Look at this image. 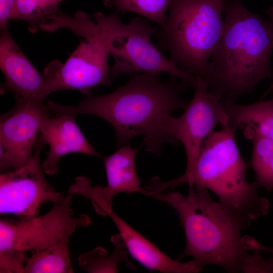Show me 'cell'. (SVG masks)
Returning <instances> with one entry per match:
<instances>
[{
    "label": "cell",
    "instance_id": "ba28073f",
    "mask_svg": "<svg viewBox=\"0 0 273 273\" xmlns=\"http://www.w3.org/2000/svg\"><path fill=\"white\" fill-rule=\"evenodd\" d=\"M156 29L139 17L123 24L111 47L110 55L114 59L110 69L111 79L122 75L166 72L194 87L196 77L184 71L153 43L151 37Z\"/></svg>",
    "mask_w": 273,
    "mask_h": 273
},
{
    "label": "cell",
    "instance_id": "ac0fdd59",
    "mask_svg": "<svg viewBox=\"0 0 273 273\" xmlns=\"http://www.w3.org/2000/svg\"><path fill=\"white\" fill-rule=\"evenodd\" d=\"M114 245V250L110 254L104 248L98 247L90 251L81 254L78 258V264L81 268L87 272H117L118 264L124 262L128 267L132 268L127 251L119 234L111 237Z\"/></svg>",
    "mask_w": 273,
    "mask_h": 273
},
{
    "label": "cell",
    "instance_id": "4fadbf2b",
    "mask_svg": "<svg viewBox=\"0 0 273 273\" xmlns=\"http://www.w3.org/2000/svg\"><path fill=\"white\" fill-rule=\"evenodd\" d=\"M0 68L5 81L1 92L11 91L17 99L43 100L49 94L47 77L23 53L8 27L1 29Z\"/></svg>",
    "mask_w": 273,
    "mask_h": 273
},
{
    "label": "cell",
    "instance_id": "7c38bea8",
    "mask_svg": "<svg viewBox=\"0 0 273 273\" xmlns=\"http://www.w3.org/2000/svg\"><path fill=\"white\" fill-rule=\"evenodd\" d=\"M137 152V148L124 145L111 155L102 158L107 181L105 187L93 186L88 178L80 176L75 179L68 193L90 199L95 211L103 215L106 209L112 207L117 194L141 193L147 195L148 190L142 188L136 171Z\"/></svg>",
    "mask_w": 273,
    "mask_h": 273
},
{
    "label": "cell",
    "instance_id": "5b68a950",
    "mask_svg": "<svg viewBox=\"0 0 273 273\" xmlns=\"http://www.w3.org/2000/svg\"><path fill=\"white\" fill-rule=\"evenodd\" d=\"M228 0H171L163 25L154 34L159 48L187 74L202 76L223 28Z\"/></svg>",
    "mask_w": 273,
    "mask_h": 273
},
{
    "label": "cell",
    "instance_id": "9a60e30c",
    "mask_svg": "<svg viewBox=\"0 0 273 273\" xmlns=\"http://www.w3.org/2000/svg\"><path fill=\"white\" fill-rule=\"evenodd\" d=\"M106 215L115 224L128 253L149 270L165 273H196L202 270L203 266L194 260L181 262L168 257L118 216L112 208L106 210Z\"/></svg>",
    "mask_w": 273,
    "mask_h": 273
},
{
    "label": "cell",
    "instance_id": "30bf717a",
    "mask_svg": "<svg viewBox=\"0 0 273 273\" xmlns=\"http://www.w3.org/2000/svg\"><path fill=\"white\" fill-rule=\"evenodd\" d=\"M196 78L192 100L180 116L171 117L168 125L172 137L184 147L187 158L185 172L193 167L204 143L216 126L229 124L220 95L210 90L201 76H196Z\"/></svg>",
    "mask_w": 273,
    "mask_h": 273
},
{
    "label": "cell",
    "instance_id": "5bb4252c",
    "mask_svg": "<svg viewBox=\"0 0 273 273\" xmlns=\"http://www.w3.org/2000/svg\"><path fill=\"white\" fill-rule=\"evenodd\" d=\"M76 116L67 114L46 116L41 121L39 132L50 149L41 164L44 172L54 175L58 171L59 160L64 155L80 153L102 158L87 141L75 121Z\"/></svg>",
    "mask_w": 273,
    "mask_h": 273
},
{
    "label": "cell",
    "instance_id": "e0dca14e",
    "mask_svg": "<svg viewBox=\"0 0 273 273\" xmlns=\"http://www.w3.org/2000/svg\"><path fill=\"white\" fill-rule=\"evenodd\" d=\"M64 0H16L11 20L26 22L32 33L39 29L48 31L52 20L62 11L59 5Z\"/></svg>",
    "mask_w": 273,
    "mask_h": 273
},
{
    "label": "cell",
    "instance_id": "cb8c5ba5",
    "mask_svg": "<svg viewBox=\"0 0 273 273\" xmlns=\"http://www.w3.org/2000/svg\"><path fill=\"white\" fill-rule=\"evenodd\" d=\"M244 248L249 250H260L270 253L273 258V247L264 246L259 243L255 239L249 236H245L242 238Z\"/></svg>",
    "mask_w": 273,
    "mask_h": 273
},
{
    "label": "cell",
    "instance_id": "d6986e66",
    "mask_svg": "<svg viewBox=\"0 0 273 273\" xmlns=\"http://www.w3.org/2000/svg\"><path fill=\"white\" fill-rule=\"evenodd\" d=\"M32 252L26 259L23 273L74 272L67 244Z\"/></svg>",
    "mask_w": 273,
    "mask_h": 273
},
{
    "label": "cell",
    "instance_id": "8992f818",
    "mask_svg": "<svg viewBox=\"0 0 273 273\" xmlns=\"http://www.w3.org/2000/svg\"><path fill=\"white\" fill-rule=\"evenodd\" d=\"M94 17L95 30L83 36V40L66 61H55L45 68L49 94L72 89L87 94L99 85L111 83L108 58L124 23L116 13L107 15L97 12Z\"/></svg>",
    "mask_w": 273,
    "mask_h": 273
},
{
    "label": "cell",
    "instance_id": "52a82bcc",
    "mask_svg": "<svg viewBox=\"0 0 273 273\" xmlns=\"http://www.w3.org/2000/svg\"><path fill=\"white\" fill-rule=\"evenodd\" d=\"M73 195L69 193L54 203L45 214L19 222L0 221V250L8 249L36 251L68 244L72 234L92 222L89 217L76 216L71 207Z\"/></svg>",
    "mask_w": 273,
    "mask_h": 273
},
{
    "label": "cell",
    "instance_id": "3957f363",
    "mask_svg": "<svg viewBox=\"0 0 273 273\" xmlns=\"http://www.w3.org/2000/svg\"><path fill=\"white\" fill-rule=\"evenodd\" d=\"M236 130L230 123L221 126L207 139L190 170L167 181L155 177L147 189L163 192L183 183L203 186L218 197L220 205L243 228L266 215L270 202L258 194L260 185L257 180H246L249 165L241 155Z\"/></svg>",
    "mask_w": 273,
    "mask_h": 273
},
{
    "label": "cell",
    "instance_id": "277c9868",
    "mask_svg": "<svg viewBox=\"0 0 273 273\" xmlns=\"http://www.w3.org/2000/svg\"><path fill=\"white\" fill-rule=\"evenodd\" d=\"M147 195L178 213L186 238L179 258L190 256L203 267L213 264L229 272H242L251 256L243 246V227L210 197L207 189L195 185L190 186L187 196L177 191H149Z\"/></svg>",
    "mask_w": 273,
    "mask_h": 273
},
{
    "label": "cell",
    "instance_id": "6da1fadb",
    "mask_svg": "<svg viewBox=\"0 0 273 273\" xmlns=\"http://www.w3.org/2000/svg\"><path fill=\"white\" fill-rule=\"evenodd\" d=\"M174 76L163 81L159 73L133 74L124 85L103 95H88L76 106L48 102L50 111L75 116L90 114L103 118L114 128L116 145H125L142 136L147 150L159 155L164 144H177L168 125L172 113L188 103L182 94L192 86Z\"/></svg>",
    "mask_w": 273,
    "mask_h": 273
},
{
    "label": "cell",
    "instance_id": "8fae6325",
    "mask_svg": "<svg viewBox=\"0 0 273 273\" xmlns=\"http://www.w3.org/2000/svg\"><path fill=\"white\" fill-rule=\"evenodd\" d=\"M49 112L43 100L17 99L14 107L1 115V172L19 168L31 158L41 121Z\"/></svg>",
    "mask_w": 273,
    "mask_h": 273
},
{
    "label": "cell",
    "instance_id": "2e32d148",
    "mask_svg": "<svg viewBox=\"0 0 273 273\" xmlns=\"http://www.w3.org/2000/svg\"><path fill=\"white\" fill-rule=\"evenodd\" d=\"M222 103L229 123L236 129L243 128L273 141V99L250 104H240L224 97Z\"/></svg>",
    "mask_w": 273,
    "mask_h": 273
},
{
    "label": "cell",
    "instance_id": "44dd1931",
    "mask_svg": "<svg viewBox=\"0 0 273 273\" xmlns=\"http://www.w3.org/2000/svg\"><path fill=\"white\" fill-rule=\"evenodd\" d=\"M171 0H104L105 4L119 11L139 15L158 24L164 25Z\"/></svg>",
    "mask_w": 273,
    "mask_h": 273
},
{
    "label": "cell",
    "instance_id": "7a4b0ae2",
    "mask_svg": "<svg viewBox=\"0 0 273 273\" xmlns=\"http://www.w3.org/2000/svg\"><path fill=\"white\" fill-rule=\"evenodd\" d=\"M264 20L241 0L226 2L223 28L204 75L209 89L232 100L250 94L262 80L272 78L273 6Z\"/></svg>",
    "mask_w": 273,
    "mask_h": 273
},
{
    "label": "cell",
    "instance_id": "9c48e42d",
    "mask_svg": "<svg viewBox=\"0 0 273 273\" xmlns=\"http://www.w3.org/2000/svg\"><path fill=\"white\" fill-rule=\"evenodd\" d=\"M46 145L39 134L35 141L31 158L21 167L1 172L0 213L29 218L36 216L44 203H53L64 196L57 192L44 176L40 163L41 150Z\"/></svg>",
    "mask_w": 273,
    "mask_h": 273
},
{
    "label": "cell",
    "instance_id": "484cf974",
    "mask_svg": "<svg viewBox=\"0 0 273 273\" xmlns=\"http://www.w3.org/2000/svg\"><path fill=\"white\" fill-rule=\"evenodd\" d=\"M272 98L273 99V97H272Z\"/></svg>",
    "mask_w": 273,
    "mask_h": 273
},
{
    "label": "cell",
    "instance_id": "603a6c76",
    "mask_svg": "<svg viewBox=\"0 0 273 273\" xmlns=\"http://www.w3.org/2000/svg\"><path fill=\"white\" fill-rule=\"evenodd\" d=\"M16 0H0V28L8 27L11 20Z\"/></svg>",
    "mask_w": 273,
    "mask_h": 273
},
{
    "label": "cell",
    "instance_id": "d4e9b609",
    "mask_svg": "<svg viewBox=\"0 0 273 273\" xmlns=\"http://www.w3.org/2000/svg\"><path fill=\"white\" fill-rule=\"evenodd\" d=\"M273 90V83L271 85V86L270 87V88L268 89V90L267 91V92L265 93V95H264L265 97V96H266V95L269 93V92Z\"/></svg>",
    "mask_w": 273,
    "mask_h": 273
},
{
    "label": "cell",
    "instance_id": "7402d4cb",
    "mask_svg": "<svg viewBox=\"0 0 273 273\" xmlns=\"http://www.w3.org/2000/svg\"><path fill=\"white\" fill-rule=\"evenodd\" d=\"M27 251L8 249L0 250L1 273H23Z\"/></svg>",
    "mask_w": 273,
    "mask_h": 273
},
{
    "label": "cell",
    "instance_id": "ffe728a7",
    "mask_svg": "<svg viewBox=\"0 0 273 273\" xmlns=\"http://www.w3.org/2000/svg\"><path fill=\"white\" fill-rule=\"evenodd\" d=\"M243 133L252 143L250 165L256 180L270 191L273 190V141L252 131L243 130Z\"/></svg>",
    "mask_w": 273,
    "mask_h": 273
}]
</instances>
